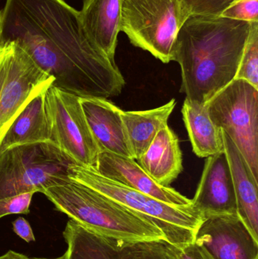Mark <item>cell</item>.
Returning <instances> with one entry per match:
<instances>
[{
  "label": "cell",
  "mask_w": 258,
  "mask_h": 259,
  "mask_svg": "<svg viewBox=\"0 0 258 259\" xmlns=\"http://www.w3.org/2000/svg\"><path fill=\"white\" fill-rule=\"evenodd\" d=\"M14 41L54 78L53 85L80 97L119 95L126 82L115 62L93 47L80 12L65 0H6L0 44Z\"/></svg>",
  "instance_id": "obj_1"
},
{
  "label": "cell",
  "mask_w": 258,
  "mask_h": 259,
  "mask_svg": "<svg viewBox=\"0 0 258 259\" xmlns=\"http://www.w3.org/2000/svg\"><path fill=\"white\" fill-rule=\"evenodd\" d=\"M251 23L218 16H191L180 27L174 60L181 68L180 92L204 105L231 83Z\"/></svg>",
  "instance_id": "obj_2"
},
{
  "label": "cell",
  "mask_w": 258,
  "mask_h": 259,
  "mask_svg": "<svg viewBox=\"0 0 258 259\" xmlns=\"http://www.w3.org/2000/svg\"><path fill=\"white\" fill-rule=\"evenodd\" d=\"M42 193L58 211L98 235L129 243L168 242L152 219L68 176L51 180Z\"/></svg>",
  "instance_id": "obj_3"
},
{
  "label": "cell",
  "mask_w": 258,
  "mask_h": 259,
  "mask_svg": "<svg viewBox=\"0 0 258 259\" xmlns=\"http://www.w3.org/2000/svg\"><path fill=\"white\" fill-rule=\"evenodd\" d=\"M68 176L109 196L124 206L152 219L162 228L168 243L183 246L194 243L204 216L192 204L173 205L108 179L92 167L74 164Z\"/></svg>",
  "instance_id": "obj_4"
},
{
  "label": "cell",
  "mask_w": 258,
  "mask_h": 259,
  "mask_svg": "<svg viewBox=\"0 0 258 259\" xmlns=\"http://www.w3.org/2000/svg\"><path fill=\"white\" fill-rule=\"evenodd\" d=\"M74 164L53 142L12 146L0 153V199L42 193L51 180L68 176Z\"/></svg>",
  "instance_id": "obj_5"
},
{
  "label": "cell",
  "mask_w": 258,
  "mask_h": 259,
  "mask_svg": "<svg viewBox=\"0 0 258 259\" xmlns=\"http://www.w3.org/2000/svg\"><path fill=\"white\" fill-rule=\"evenodd\" d=\"M120 31L134 47L163 63L174 60V45L184 24L182 0H120Z\"/></svg>",
  "instance_id": "obj_6"
},
{
  "label": "cell",
  "mask_w": 258,
  "mask_h": 259,
  "mask_svg": "<svg viewBox=\"0 0 258 259\" xmlns=\"http://www.w3.org/2000/svg\"><path fill=\"white\" fill-rule=\"evenodd\" d=\"M214 124L236 145L258 180V89L234 79L204 104Z\"/></svg>",
  "instance_id": "obj_7"
},
{
  "label": "cell",
  "mask_w": 258,
  "mask_h": 259,
  "mask_svg": "<svg viewBox=\"0 0 258 259\" xmlns=\"http://www.w3.org/2000/svg\"><path fill=\"white\" fill-rule=\"evenodd\" d=\"M53 81L16 42L0 44V139L30 100Z\"/></svg>",
  "instance_id": "obj_8"
},
{
  "label": "cell",
  "mask_w": 258,
  "mask_h": 259,
  "mask_svg": "<svg viewBox=\"0 0 258 259\" xmlns=\"http://www.w3.org/2000/svg\"><path fill=\"white\" fill-rule=\"evenodd\" d=\"M45 97L51 142L77 164L94 167L100 150L88 125L80 97L53 84L47 88Z\"/></svg>",
  "instance_id": "obj_9"
},
{
  "label": "cell",
  "mask_w": 258,
  "mask_h": 259,
  "mask_svg": "<svg viewBox=\"0 0 258 259\" xmlns=\"http://www.w3.org/2000/svg\"><path fill=\"white\" fill-rule=\"evenodd\" d=\"M194 243L215 259H258V242L238 214L204 218Z\"/></svg>",
  "instance_id": "obj_10"
},
{
  "label": "cell",
  "mask_w": 258,
  "mask_h": 259,
  "mask_svg": "<svg viewBox=\"0 0 258 259\" xmlns=\"http://www.w3.org/2000/svg\"><path fill=\"white\" fill-rule=\"evenodd\" d=\"M192 204L204 218L237 214L236 193L225 151L207 157Z\"/></svg>",
  "instance_id": "obj_11"
},
{
  "label": "cell",
  "mask_w": 258,
  "mask_h": 259,
  "mask_svg": "<svg viewBox=\"0 0 258 259\" xmlns=\"http://www.w3.org/2000/svg\"><path fill=\"white\" fill-rule=\"evenodd\" d=\"M93 168L108 179L165 203L179 206L192 204V199L174 188L164 187L156 182L133 158L112 152H101Z\"/></svg>",
  "instance_id": "obj_12"
},
{
  "label": "cell",
  "mask_w": 258,
  "mask_h": 259,
  "mask_svg": "<svg viewBox=\"0 0 258 259\" xmlns=\"http://www.w3.org/2000/svg\"><path fill=\"white\" fill-rule=\"evenodd\" d=\"M80 103L100 152H112L133 158L121 109L107 99L99 97H80Z\"/></svg>",
  "instance_id": "obj_13"
},
{
  "label": "cell",
  "mask_w": 258,
  "mask_h": 259,
  "mask_svg": "<svg viewBox=\"0 0 258 259\" xmlns=\"http://www.w3.org/2000/svg\"><path fill=\"white\" fill-rule=\"evenodd\" d=\"M82 28L90 44L115 62L121 21L120 0H83Z\"/></svg>",
  "instance_id": "obj_14"
},
{
  "label": "cell",
  "mask_w": 258,
  "mask_h": 259,
  "mask_svg": "<svg viewBox=\"0 0 258 259\" xmlns=\"http://www.w3.org/2000/svg\"><path fill=\"white\" fill-rule=\"evenodd\" d=\"M222 134L236 193L237 214L258 242V180L236 145L223 130Z\"/></svg>",
  "instance_id": "obj_15"
},
{
  "label": "cell",
  "mask_w": 258,
  "mask_h": 259,
  "mask_svg": "<svg viewBox=\"0 0 258 259\" xmlns=\"http://www.w3.org/2000/svg\"><path fill=\"white\" fill-rule=\"evenodd\" d=\"M63 237L66 252L51 259H132L130 243L98 235L72 219L67 222Z\"/></svg>",
  "instance_id": "obj_16"
},
{
  "label": "cell",
  "mask_w": 258,
  "mask_h": 259,
  "mask_svg": "<svg viewBox=\"0 0 258 259\" xmlns=\"http://www.w3.org/2000/svg\"><path fill=\"white\" fill-rule=\"evenodd\" d=\"M47 88L41 90L30 100L3 134L0 139V153L18 145L51 142L45 97Z\"/></svg>",
  "instance_id": "obj_17"
},
{
  "label": "cell",
  "mask_w": 258,
  "mask_h": 259,
  "mask_svg": "<svg viewBox=\"0 0 258 259\" xmlns=\"http://www.w3.org/2000/svg\"><path fill=\"white\" fill-rule=\"evenodd\" d=\"M138 164L164 187H170L183 171V155L177 134L169 126L161 130Z\"/></svg>",
  "instance_id": "obj_18"
},
{
  "label": "cell",
  "mask_w": 258,
  "mask_h": 259,
  "mask_svg": "<svg viewBox=\"0 0 258 259\" xmlns=\"http://www.w3.org/2000/svg\"><path fill=\"white\" fill-rule=\"evenodd\" d=\"M176 104L175 99H172L166 104L149 110H121V118L133 159L138 161L149 147L158 133L168 125V119Z\"/></svg>",
  "instance_id": "obj_19"
},
{
  "label": "cell",
  "mask_w": 258,
  "mask_h": 259,
  "mask_svg": "<svg viewBox=\"0 0 258 259\" xmlns=\"http://www.w3.org/2000/svg\"><path fill=\"white\" fill-rule=\"evenodd\" d=\"M182 115L197 156L207 158L224 151L222 130L214 124L204 105L186 98Z\"/></svg>",
  "instance_id": "obj_20"
},
{
  "label": "cell",
  "mask_w": 258,
  "mask_h": 259,
  "mask_svg": "<svg viewBox=\"0 0 258 259\" xmlns=\"http://www.w3.org/2000/svg\"><path fill=\"white\" fill-rule=\"evenodd\" d=\"M235 79L246 80L258 89V22H253Z\"/></svg>",
  "instance_id": "obj_21"
},
{
  "label": "cell",
  "mask_w": 258,
  "mask_h": 259,
  "mask_svg": "<svg viewBox=\"0 0 258 259\" xmlns=\"http://www.w3.org/2000/svg\"><path fill=\"white\" fill-rule=\"evenodd\" d=\"M233 0H182V15L184 21L195 15L218 16Z\"/></svg>",
  "instance_id": "obj_22"
},
{
  "label": "cell",
  "mask_w": 258,
  "mask_h": 259,
  "mask_svg": "<svg viewBox=\"0 0 258 259\" xmlns=\"http://www.w3.org/2000/svg\"><path fill=\"white\" fill-rule=\"evenodd\" d=\"M220 16L248 23L258 22V0H233Z\"/></svg>",
  "instance_id": "obj_23"
},
{
  "label": "cell",
  "mask_w": 258,
  "mask_h": 259,
  "mask_svg": "<svg viewBox=\"0 0 258 259\" xmlns=\"http://www.w3.org/2000/svg\"><path fill=\"white\" fill-rule=\"evenodd\" d=\"M165 242L130 243L132 259H170L167 255Z\"/></svg>",
  "instance_id": "obj_24"
},
{
  "label": "cell",
  "mask_w": 258,
  "mask_h": 259,
  "mask_svg": "<svg viewBox=\"0 0 258 259\" xmlns=\"http://www.w3.org/2000/svg\"><path fill=\"white\" fill-rule=\"evenodd\" d=\"M33 195L34 193H23L0 199V219L9 214H28Z\"/></svg>",
  "instance_id": "obj_25"
},
{
  "label": "cell",
  "mask_w": 258,
  "mask_h": 259,
  "mask_svg": "<svg viewBox=\"0 0 258 259\" xmlns=\"http://www.w3.org/2000/svg\"><path fill=\"white\" fill-rule=\"evenodd\" d=\"M12 227L14 232L27 243L34 242L36 240L30 224L24 218L19 217L14 221Z\"/></svg>",
  "instance_id": "obj_26"
},
{
  "label": "cell",
  "mask_w": 258,
  "mask_h": 259,
  "mask_svg": "<svg viewBox=\"0 0 258 259\" xmlns=\"http://www.w3.org/2000/svg\"><path fill=\"white\" fill-rule=\"evenodd\" d=\"M0 259H51V258H36V257H29L24 254L19 253V252H15L13 250L8 251L3 255H0Z\"/></svg>",
  "instance_id": "obj_27"
}]
</instances>
